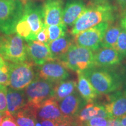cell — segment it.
Returning <instances> with one entry per match:
<instances>
[{
	"label": "cell",
	"mask_w": 126,
	"mask_h": 126,
	"mask_svg": "<svg viewBox=\"0 0 126 126\" xmlns=\"http://www.w3.org/2000/svg\"><path fill=\"white\" fill-rule=\"evenodd\" d=\"M119 65L111 67H92L82 72L99 94H108L120 90L126 84V64Z\"/></svg>",
	"instance_id": "cell-1"
},
{
	"label": "cell",
	"mask_w": 126,
	"mask_h": 126,
	"mask_svg": "<svg viewBox=\"0 0 126 126\" xmlns=\"http://www.w3.org/2000/svg\"><path fill=\"white\" fill-rule=\"evenodd\" d=\"M114 19V8L109 2H91L72 26L71 34L74 36L102 22H111Z\"/></svg>",
	"instance_id": "cell-2"
},
{
	"label": "cell",
	"mask_w": 126,
	"mask_h": 126,
	"mask_svg": "<svg viewBox=\"0 0 126 126\" xmlns=\"http://www.w3.org/2000/svg\"><path fill=\"white\" fill-rule=\"evenodd\" d=\"M43 26L42 7L28 2L24 6L22 16L16 25L15 33L26 42L35 40L36 35Z\"/></svg>",
	"instance_id": "cell-3"
},
{
	"label": "cell",
	"mask_w": 126,
	"mask_h": 126,
	"mask_svg": "<svg viewBox=\"0 0 126 126\" xmlns=\"http://www.w3.org/2000/svg\"><path fill=\"white\" fill-rule=\"evenodd\" d=\"M94 52L86 47L73 44L59 61L67 69L83 71L94 67Z\"/></svg>",
	"instance_id": "cell-4"
},
{
	"label": "cell",
	"mask_w": 126,
	"mask_h": 126,
	"mask_svg": "<svg viewBox=\"0 0 126 126\" xmlns=\"http://www.w3.org/2000/svg\"><path fill=\"white\" fill-rule=\"evenodd\" d=\"M0 56L11 63L28 60L26 44L16 33L0 36Z\"/></svg>",
	"instance_id": "cell-5"
},
{
	"label": "cell",
	"mask_w": 126,
	"mask_h": 126,
	"mask_svg": "<svg viewBox=\"0 0 126 126\" xmlns=\"http://www.w3.org/2000/svg\"><path fill=\"white\" fill-rule=\"evenodd\" d=\"M24 7L20 0H0V32L15 33L17 23L22 16Z\"/></svg>",
	"instance_id": "cell-6"
},
{
	"label": "cell",
	"mask_w": 126,
	"mask_h": 126,
	"mask_svg": "<svg viewBox=\"0 0 126 126\" xmlns=\"http://www.w3.org/2000/svg\"><path fill=\"white\" fill-rule=\"evenodd\" d=\"M9 86L17 90L25 89L37 76L32 61L8 63Z\"/></svg>",
	"instance_id": "cell-7"
},
{
	"label": "cell",
	"mask_w": 126,
	"mask_h": 126,
	"mask_svg": "<svg viewBox=\"0 0 126 126\" xmlns=\"http://www.w3.org/2000/svg\"><path fill=\"white\" fill-rule=\"evenodd\" d=\"M55 83L38 76L25 88L28 103L37 108L41 103L53 96Z\"/></svg>",
	"instance_id": "cell-8"
},
{
	"label": "cell",
	"mask_w": 126,
	"mask_h": 126,
	"mask_svg": "<svg viewBox=\"0 0 126 126\" xmlns=\"http://www.w3.org/2000/svg\"><path fill=\"white\" fill-rule=\"evenodd\" d=\"M109 22H102L94 27L81 32L74 37L75 45L89 48L94 52L100 47L102 39L109 26Z\"/></svg>",
	"instance_id": "cell-9"
},
{
	"label": "cell",
	"mask_w": 126,
	"mask_h": 126,
	"mask_svg": "<svg viewBox=\"0 0 126 126\" xmlns=\"http://www.w3.org/2000/svg\"><path fill=\"white\" fill-rule=\"evenodd\" d=\"M37 75L40 78L54 83L67 79L70 77L67 69L56 60L48 61L38 65Z\"/></svg>",
	"instance_id": "cell-10"
},
{
	"label": "cell",
	"mask_w": 126,
	"mask_h": 126,
	"mask_svg": "<svg viewBox=\"0 0 126 126\" xmlns=\"http://www.w3.org/2000/svg\"><path fill=\"white\" fill-rule=\"evenodd\" d=\"M103 106L110 119H119L126 116V93L120 89L106 94V102Z\"/></svg>",
	"instance_id": "cell-11"
},
{
	"label": "cell",
	"mask_w": 126,
	"mask_h": 126,
	"mask_svg": "<svg viewBox=\"0 0 126 126\" xmlns=\"http://www.w3.org/2000/svg\"><path fill=\"white\" fill-rule=\"evenodd\" d=\"M63 0H47L42 7L44 26L57 25L63 23Z\"/></svg>",
	"instance_id": "cell-12"
},
{
	"label": "cell",
	"mask_w": 126,
	"mask_h": 126,
	"mask_svg": "<svg viewBox=\"0 0 126 126\" xmlns=\"http://www.w3.org/2000/svg\"><path fill=\"white\" fill-rule=\"evenodd\" d=\"M26 50L28 59L37 65H41L48 61H53V56L47 44L36 40L27 42Z\"/></svg>",
	"instance_id": "cell-13"
},
{
	"label": "cell",
	"mask_w": 126,
	"mask_h": 126,
	"mask_svg": "<svg viewBox=\"0 0 126 126\" xmlns=\"http://www.w3.org/2000/svg\"><path fill=\"white\" fill-rule=\"evenodd\" d=\"M123 59L116 49L100 47L94 52V67H111L121 64Z\"/></svg>",
	"instance_id": "cell-14"
},
{
	"label": "cell",
	"mask_w": 126,
	"mask_h": 126,
	"mask_svg": "<svg viewBox=\"0 0 126 126\" xmlns=\"http://www.w3.org/2000/svg\"><path fill=\"white\" fill-rule=\"evenodd\" d=\"M87 102L80 95L78 91L59 102L61 112L65 117L75 118Z\"/></svg>",
	"instance_id": "cell-15"
},
{
	"label": "cell",
	"mask_w": 126,
	"mask_h": 126,
	"mask_svg": "<svg viewBox=\"0 0 126 126\" xmlns=\"http://www.w3.org/2000/svg\"><path fill=\"white\" fill-rule=\"evenodd\" d=\"M37 119L50 120L55 122H59L65 118L60 109L59 102L52 97L47 99L36 108Z\"/></svg>",
	"instance_id": "cell-16"
},
{
	"label": "cell",
	"mask_w": 126,
	"mask_h": 126,
	"mask_svg": "<svg viewBox=\"0 0 126 126\" xmlns=\"http://www.w3.org/2000/svg\"><path fill=\"white\" fill-rule=\"evenodd\" d=\"M86 8L82 0H68L63 10V23L67 26H72Z\"/></svg>",
	"instance_id": "cell-17"
},
{
	"label": "cell",
	"mask_w": 126,
	"mask_h": 126,
	"mask_svg": "<svg viewBox=\"0 0 126 126\" xmlns=\"http://www.w3.org/2000/svg\"><path fill=\"white\" fill-rule=\"evenodd\" d=\"M7 102L8 111L14 116L19 110L28 104L25 91L7 88Z\"/></svg>",
	"instance_id": "cell-18"
},
{
	"label": "cell",
	"mask_w": 126,
	"mask_h": 126,
	"mask_svg": "<svg viewBox=\"0 0 126 126\" xmlns=\"http://www.w3.org/2000/svg\"><path fill=\"white\" fill-rule=\"evenodd\" d=\"M94 117L110 119L103 105H100L94 102L86 103L75 119L79 124H81Z\"/></svg>",
	"instance_id": "cell-19"
},
{
	"label": "cell",
	"mask_w": 126,
	"mask_h": 126,
	"mask_svg": "<svg viewBox=\"0 0 126 126\" xmlns=\"http://www.w3.org/2000/svg\"><path fill=\"white\" fill-rule=\"evenodd\" d=\"M77 91L80 95L87 103L94 102L96 100L101 94L96 90L90 81L85 77L82 72H77Z\"/></svg>",
	"instance_id": "cell-20"
},
{
	"label": "cell",
	"mask_w": 126,
	"mask_h": 126,
	"mask_svg": "<svg viewBox=\"0 0 126 126\" xmlns=\"http://www.w3.org/2000/svg\"><path fill=\"white\" fill-rule=\"evenodd\" d=\"M74 43V39L70 35L66 34L63 37L48 43V47L54 60L59 61L66 54Z\"/></svg>",
	"instance_id": "cell-21"
},
{
	"label": "cell",
	"mask_w": 126,
	"mask_h": 126,
	"mask_svg": "<svg viewBox=\"0 0 126 126\" xmlns=\"http://www.w3.org/2000/svg\"><path fill=\"white\" fill-rule=\"evenodd\" d=\"M19 126H36V108L27 104L13 116Z\"/></svg>",
	"instance_id": "cell-22"
},
{
	"label": "cell",
	"mask_w": 126,
	"mask_h": 126,
	"mask_svg": "<svg viewBox=\"0 0 126 126\" xmlns=\"http://www.w3.org/2000/svg\"><path fill=\"white\" fill-rule=\"evenodd\" d=\"M77 91V82L74 80L62 81L55 83L53 97L58 102Z\"/></svg>",
	"instance_id": "cell-23"
},
{
	"label": "cell",
	"mask_w": 126,
	"mask_h": 126,
	"mask_svg": "<svg viewBox=\"0 0 126 126\" xmlns=\"http://www.w3.org/2000/svg\"><path fill=\"white\" fill-rule=\"evenodd\" d=\"M122 29V26L119 25L109 26L102 39L100 47H111L115 49L118 37Z\"/></svg>",
	"instance_id": "cell-24"
},
{
	"label": "cell",
	"mask_w": 126,
	"mask_h": 126,
	"mask_svg": "<svg viewBox=\"0 0 126 126\" xmlns=\"http://www.w3.org/2000/svg\"><path fill=\"white\" fill-rule=\"evenodd\" d=\"M47 28L48 33V44L67 34V26L64 23L57 25H51L47 26Z\"/></svg>",
	"instance_id": "cell-25"
},
{
	"label": "cell",
	"mask_w": 126,
	"mask_h": 126,
	"mask_svg": "<svg viewBox=\"0 0 126 126\" xmlns=\"http://www.w3.org/2000/svg\"><path fill=\"white\" fill-rule=\"evenodd\" d=\"M123 59L126 58V31L122 29L118 37L116 48Z\"/></svg>",
	"instance_id": "cell-26"
},
{
	"label": "cell",
	"mask_w": 126,
	"mask_h": 126,
	"mask_svg": "<svg viewBox=\"0 0 126 126\" xmlns=\"http://www.w3.org/2000/svg\"><path fill=\"white\" fill-rule=\"evenodd\" d=\"M80 126H111V119L94 117L79 124Z\"/></svg>",
	"instance_id": "cell-27"
},
{
	"label": "cell",
	"mask_w": 126,
	"mask_h": 126,
	"mask_svg": "<svg viewBox=\"0 0 126 126\" xmlns=\"http://www.w3.org/2000/svg\"><path fill=\"white\" fill-rule=\"evenodd\" d=\"M9 86V70L8 62L0 65V86L7 87Z\"/></svg>",
	"instance_id": "cell-28"
},
{
	"label": "cell",
	"mask_w": 126,
	"mask_h": 126,
	"mask_svg": "<svg viewBox=\"0 0 126 126\" xmlns=\"http://www.w3.org/2000/svg\"><path fill=\"white\" fill-rule=\"evenodd\" d=\"M7 87L0 86V111L2 113L6 112L7 110Z\"/></svg>",
	"instance_id": "cell-29"
},
{
	"label": "cell",
	"mask_w": 126,
	"mask_h": 126,
	"mask_svg": "<svg viewBox=\"0 0 126 126\" xmlns=\"http://www.w3.org/2000/svg\"><path fill=\"white\" fill-rule=\"evenodd\" d=\"M36 41L45 44L48 43V33L47 26H44L43 29L37 34L36 37Z\"/></svg>",
	"instance_id": "cell-30"
},
{
	"label": "cell",
	"mask_w": 126,
	"mask_h": 126,
	"mask_svg": "<svg viewBox=\"0 0 126 126\" xmlns=\"http://www.w3.org/2000/svg\"><path fill=\"white\" fill-rule=\"evenodd\" d=\"M0 126H19L12 114L7 111L4 113L2 122Z\"/></svg>",
	"instance_id": "cell-31"
},
{
	"label": "cell",
	"mask_w": 126,
	"mask_h": 126,
	"mask_svg": "<svg viewBox=\"0 0 126 126\" xmlns=\"http://www.w3.org/2000/svg\"><path fill=\"white\" fill-rule=\"evenodd\" d=\"M79 124L75 118L66 117L61 122H58L57 126H79Z\"/></svg>",
	"instance_id": "cell-32"
},
{
	"label": "cell",
	"mask_w": 126,
	"mask_h": 126,
	"mask_svg": "<svg viewBox=\"0 0 126 126\" xmlns=\"http://www.w3.org/2000/svg\"><path fill=\"white\" fill-rule=\"evenodd\" d=\"M58 122L50 120H43L40 122V126H57Z\"/></svg>",
	"instance_id": "cell-33"
},
{
	"label": "cell",
	"mask_w": 126,
	"mask_h": 126,
	"mask_svg": "<svg viewBox=\"0 0 126 126\" xmlns=\"http://www.w3.org/2000/svg\"><path fill=\"white\" fill-rule=\"evenodd\" d=\"M118 4L121 8L126 10V0H117Z\"/></svg>",
	"instance_id": "cell-34"
},
{
	"label": "cell",
	"mask_w": 126,
	"mask_h": 126,
	"mask_svg": "<svg viewBox=\"0 0 126 126\" xmlns=\"http://www.w3.org/2000/svg\"><path fill=\"white\" fill-rule=\"evenodd\" d=\"M122 126H126V115L118 119Z\"/></svg>",
	"instance_id": "cell-35"
},
{
	"label": "cell",
	"mask_w": 126,
	"mask_h": 126,
	"mask_svg": "<svg viewBox=\"0 0 126 126\" xmlns=\"http://www.w3.org/2000/svg\"><path fill=\"white\" fill-rule=\"evenodd\" d=\"M109 0H91V2L94 3H105V2H109Z\"/></svg>",
	"instance_id": "cell-36"
},
{
	"label": "cell",
	"mask_w": 126,
	"mask_h": 126,
	"mask_svg": "<svg viewBox=\"0 0 126 126\" xmlns=\"http://www.w3.org/2000/svg\"><path fill=\"white\" fill-rule=\"evenodd\" d=\"M4 113H2L0 111V126H1V123L2 122V120H3V118H4Z\"/></svg>",
	"instance_id": "cell-37"
},
{
	"label": "cell",
	"mask_w": 126,
	"mask_h": 126,
	"mask_svg": "<svg viewBox=\"0 0 126 126\" xmlns=\"http://www.w3.org/2000/svg\"><path fill=\"white\" fill-rule=\"evenodd\" d=\"M4 63H5V61L4 59H3V58L0 56V65H1V64H4Z\"/></svg>",
	"instance_id": "cell-38"
},
{
	"label": "cell",
	"mask_w": 126,
	"mask_h": 126,
	"mask_svg": "<svg viewBox=\"0 0 126 126\" xmlns=\"http://www.w3.org/2000/svg\"><path fill=\"white\" fill-rule=\"evenodd\" d=\"M20 1H21L22 3L23 4V5H25V4H26L28 2L29 0H20Z\"/></svg>",
	"instance_id": "cell-39"
},
{
	"label": "cell",
	"mask_w": 126,
	"mask_h": 126,
	"mask_svg": "<svg viewBox=\"0 0 126 126\" xmlns=\"http://www.w3.org/2000/svg\"><path fill=\"white\" fill-rule=\"evenodd\" d=\"M124 86H125V88H124V92H125L126 94V84L125 85H124Z\"/></svg>",
	"instance_id": "cell-40"
},
{
	"label": "cell",
	"mask_w": 126,
	"mask_h": 126,
	"mask_svg": "<svg viewBox=\"0 0 126 126\" xmlns=\"http://www.w3.org/2000/svg\"></svg>",
	"instance_id": "cell-41"
}]
</instances>
